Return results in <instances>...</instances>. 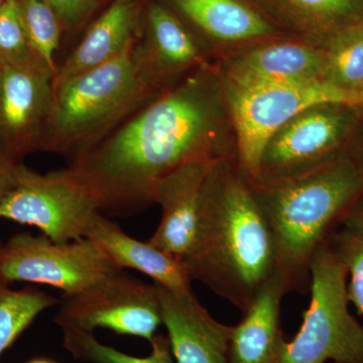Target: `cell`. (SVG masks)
Instances as JSON below:
<instances>
[{
	"mask_svg": "<svg viewBox=\"0 0 363 363\" xmlns=\"http://www.w3.org/2000/svg\"><path fill=\"white\" fill-rule=\"evenodd\" d=\"M220 85L206 67L162 91L70 168L104 215L131 216L152 204L157 182L196 161L225 157Z\"/></svg>",
	"mask_w": 363,
	"mask_h": 363,
	"instance_id": "6da1fadb",
	"label": "cell"
},
{
	"mask_svg": "<svg viewBox=\"0 0 363 363\" xmlns=\"http://www.w3.org/2000/svg\"><path fill=\"white\" fill-rule=\"evenodd\" d=\"M184 264L191 279L243 313L279 272L271 231L250 180L227 159L217 162L208 178L194 247Z\"/></svg>",
	"mask_w": 363,
	"mask_h": 363,
	"instance_id": "7a4b0ae2",
	"label": "cell"
},
{
	"mask_svg": "<svg viewBox=\"0 0 363 363\" xmlns=\"http://www.w3.org/2000/svg\"><path fill=\"white\" fill-rule=\"evenodd\" d=\"M271 231L288 292L310 279V262L336 218L363 192V171L339 157L286 175L248 179Z\"/></svg>",
	"mask_w": 363,
	"mask_h": 363,
	"instance_id": "3957f363",
	"label": "cell"
},
{
	"mask_svg": "<svg viewBox=\"0 0 363 363\" xmlns=\"http://www.w3.org/2000/svg\"><path fill=\"white\" fill-rule=\"evenodd\" d=\"M131 47L119 58L54 86L43 152L74 160L157 96L136 72Z\"/></svg>",
	"mask_w": 363,
	"mask_h": 363,
	"instance_id": "277c9868",
	"label": "cell"
},
{
	"mask_svg": "<svg viewBox=\"0 0 363 363\" xmlns=\"http://www.w3.org/2000/svg\"><path fill=\"white\" fill-rule=\"evenodd\" d=\"M348 269L335 247L322 243L310 262L311 301L291 342L284 341L286 363H363V326L348 309Z\"/></svg>",
	"mask_w": 363,
	"mask_h": 363,
	"instance_id": "5b68a950",
	"label": "cell"
},
{
	"mask_svg": "<svg viewBox=\"0 0 363 363\" xmlns=\"http://www.w3.org/2000/svg\"><path fill=\"white\" fill-rule=\"evenodd\" d=\"M227 91L238 140V166L248 179L257 175L272 136L301 112L320 105H363V90L344 89L324 79L227 86Z\"/></svg>",
	"mask_w": 363,
	"mask_h": 363,
	"instance_id": "8992f818",
	"label": "cell"
},
{
	"mask_svg": "<svg viewBox=\"0 0 363 363\" xmlns=\"http://www.w3.org/2000/svg\"><path fill=\"white\" fill-rule=\"evenodd\" d=\"M99 214L96 196L70 167L40 174L20 164L16 185L0 201V219L37 227L58 243L85 238Z\"/></svg>",
	"mask_w": 363,
	"mask_h": 363,
	"instance_id": "52a82bcc",
	"label": "cell"
},
{
	"mask_svg": "<svg viewBox=\"0 0 363 363\" xmlns=\"http://www.w3.org/2000/svg\"><path fill=\"white\" fill-rule=\"evenodd\" d=\"M121 272L90 238L58 243L21 233L0 247V277L9 284L28 281L74 295Z\"/></svg>",
	"mask_w": 363,
	"mask_h": 363,
	"instance_id": "ba28073f",
	"label": "cell"
},
{
	"mask_svg": "<svg viewBox=\"0 0 363 363\" xmlns=\"http://www.w3.org/2000/svg\"><path fill=\"white\" fill-rule=\"evenodd\" d=\"M54 320L62 330L106 328L150 342L162 324L157 286L118 272L83 292L62 296Z\"/></svg>",
	"mask_w": 363,
	"mask_h": 363,
	"instance_id": "9c48e42d",
	"label": "cell"
},
{
	"mask_svg": "<svg viewBox=\"0 0 363 363\" xmlns=\"http://www.w3.org/2000/svg\"><path fill=\"white\" fill-rule=\"evenodd\" d=\"M54 77L43 64H0V147L16 162L42 150Z\"/></svg>",
	"mask_w": 363,
	"mask_h": 363,
	"instance_id": "30bf717a",
	"label": "cell"
},
{
	"mask_svg": "<svg viewBox=\"0 0 363 363\" xmlns=\"http://www.w3.org/2000/svg\"><path fill=\"white\" fill-rule=\"evenodd\" d=\"M348 108L320 105L284 124L267 143L253 178L296 173L334 159L330 154L342 140L352 118Z\"/></svg>",
	"mask_w": 363,
	"mask_h": 363,
	"instance_id": "8fae6325",
	"label": "cell"
},
{
	"mask_svg": "<svg viewBox=\"0 0 363 363\" xmlns=\"http://www.w3.org/2000/svg\"><path fill=\"white\" fill-rule=\"evenodd\" d=\"M143 16L130 55L138 75L155 93L177 84L183 74L207 66L192 33L176 14L150 2Z\"/></svg>",
	"mask_w": 363,
	"mask_h": 363,
	"instance_id": "7c38bea8",
	"label": "cell"
},
{
	"mask_svg": "<svg viewBox=\"0 0 363 363\" xmlns=\"http://www.w3.org/2000/svg\"><path fill=\"white\" fill-rule=\"evenodd\" d=\"M220 160L188 162L157 182L152 201L161 206L162 217L149 240L152 245L183 262L187 259L197 236L205 186Z\"/></svg>",
	"mask_w": 363,
	"mask_h": 363,
	"instance_id": "4fadbf2b",
	"label": "cell"
},
{
	"mask_svg": "<svg viewBox=\"0 0 363 363\" xmlns=\"http://www.w3.org/2000/svg\"><path fill=\"white\" fill-rule=\"evenodd\" d=\"M156 286L162 324L177 363H228L233 326L216 321L192 290L174 292Z\"/></svg>",
	"mask_w": 363,
	"mask_h": 363,
	"instance_id": "5bb4252c",
	"label": "cell"
},
{
	"mask_svg": "<svg viewBox=\"0 0 363 363\" xmlns=\"http://www.w3.org/2000/svg\"><path fill=\"white\" fill-rule=\"evenodd\" d=\"M142 18V0H113L58 67L52 86L119 58L135 42Z\"/></svg>",
	"mask_w": 363,
	"mask_h": 363,
	"instance_id": "9a60e30c",
	"label": "cell"
},
{
	"mask_svg": "<svg viewBox=\"0 0 363 363\" xmlns=\"http://www.w3.org/2000/svg\"><path fill=\"white\" fill-rule=\"evenodd\" d=\"M85 238L96 242L121 271L135 269L152 279L156 285L174 292L192 290V279L183 260L162 252L150 241L130 238L104 214L98 215Z\"/></svg>",
	"mask_w": 363,
	"mask_h": 363,
	"instance_id": "2e32d148",
	"label": "cell"
},
{
	"mask_svg": "<svg viewBox=\"0 0 363 363\" xmlns=\"http://www.w3.org/2000/svg\"><path fill=\"white\" fill-rule=\"evenodd\" d=\"M324 52L309 45H269L233 59L227 65L226 85L247 87L324 79Z\"/></svg>",
	"mask_w": 363,
	"mask_h": 363,
	"instance_id": "e0dca14e",
	"label": "cell"
},
{
	"mask_svg": "<svg viewBox=\"0 0 363 363\" xmlns=\"http://www.w3.org/2000/svg\"><path fill=\"white\" fill-rule=\"evenodd\" d=\"M285 279L277 272L262 286L240 324L233 326L228 363H272L284 343L279 330V313Z\"/></svg>",
	"mask_w": 363,
	"mask_h": 363,
	"instance_id": "ac0fdd59",
	"label": "cell"
},
{
	"mask_svg": "<svg viewBox=\"0 0 363 363\" xmlns=\"http://www.w3.org/2000/svg\"><path fill=\"white\" fill-rule=\"evenodd\" d=\"M200 32L222 42L257 39L272 33L259 13L238 0H172Z\"/></svg>",
	"mask_w": 363,
	"mask_h": 363,
	"instance_id": "d6986e66",
	"label": "cell"
},
{
	"mask_svg": "<svg viewBox=\"0 0 363 363\" xmlns=\"http://www.w3.org/2000/svg\"><path fill=\"white\" fill-rule=\"evenodd\" d=\"M59 304L58 298L35 289L13 290L0 277V357L40 313Z\"/></svg>",
	"mask_w": 363,
	"mask_h": 363,
	"instance_id": "ffe728a7",
	"label": "cell"
},
{
	"mask_svg": "<svg viewBox=\"0 0 363 363\" xmlns=\"http://www.w3.org/2000/svg\"><path fill=\"white\" fill-rule=\"evenodd\" d=\"M21 23L38 59L56 75V54L64 30L48 0H18ZM55 78V77H54Z\"/></svg>",
	"mask_w": 363,
	"mask_h": 363,
	"instance_id": "44dd1931",
	"label": "cell"
},
{
	"mask_svg": "<svg viewBox=\"0 0 363 363\" xmlns=\"http://www.w3.org/2000/svg\"><path fill=\"white\" fill-rule=\"evenodd\" d=\"M152 353L147 357H135L100 343L93 332L63 330V346L71 357L88 363H175L169 339L156 334Z\"/></svg>",
	"mask_w": 363,
	"mask_h": 363,
	"instance_id": "7402d4cb",
	"label": "cell"
},
{
	"mask_svg": "<svg viewBox=\"0 0 363 363\" xmlns=\"http://www.w3.org/2000/svg\"><path fill=\"white\" fill-rule=\"evenodd\" d=\"M324 79L348 90H363V28L341 33L324 52Z\"/></svg>",
	"mask_w": 363,
	"mask_h": 363,
	"instance_id": "603a6c76",
	"label": "cell"
},
{
	"mask_svg": "<svg viewBox=\"0 0 363 363\" xmlns=\"http://www.w3.org/2000/svg\"><path fill=\"white\" fill-rule=\"evenodd\" d=\"M0 64H43L35 56L26 37L18 0H6L0 9Z\"/></svg>",
	"mask_w": 363,
	"mask_h": 363,
	"instance_id": "cb8c5ba5",
	"label": "cell"
},
{
	"mask_svg": "<svg viewBox=\"0 0 363 363\" xmlns=\"http://www.w3.org/2000/svg\"><path fill=\"white\" fill-rule=\"evenodd\" d=\"M335 247L350 274V283L347 286L350 302L363 315V238L345 230L335 238Z\"/></svg>",
	"mask_w": 363,
	"mask_h": 363,
	"instance_id": "d4e9b609",
	"label": "cell"
},
{
	"mask_svg": "<svg viewBox=\"0 0 363 363\" xmlns=\"http://www.w3.org/2000/svg\"><path fill=\"white\" fill-rule=\"evenodd\" d=\"M58 14L64 30H73L90 18L98 6V0H48Z\"/></svg>",
	"mask_w": 363,
	"mask_h": 363,
	"instance_id": "484cf974",
	"label": "cell"
},
{
	"mask_svg": "<svg viewBox=\"0 0 363 363\" xmlns=\"http://www.w3.org/2000/svg\"><path fill=\"white\" fill-rule=\"evenodd\" d=\"M298 11L318 16L334 18L346 16L354 11L357 0H286Z\"/></svg>",
	"mask_w": 363,
	"mask_h": 363,
	"instance_id": "4316f807",
	"label": "cell"
},
{
	"mask_svg": "<svg viewBox=\"0 0 363 363\" xmlns=\"http://www.w3.org/2000/svg\"><path fill=\"white\" fill-rule=\"evenodd\" d=\"M18 166L20 164L0 147V201L16 185Z\"/></svg>",
	"mask_w": 363,
	"mask_h": 363,
	"instance_id": "83f0119b",
	"label": "cell"
},
{
	"mask_svg": "<svg viewBox=\"0 0 363 363\" xmlns=\"http://www.w3.org/2000/svg\"><path fill=\"white\" fill-rule=\"evenodd\" d=\"M355 202L357 203L346 214L344 223H345L346 230L363 238V192Z\"/></svg>",
	"mask_w": 363,
	"mask_h": 363,
	"instance_id": "f1b7e54d",
	"label": "cell"
},
{
	"mask_svg": "<svg viewBox=\"0 0 363 363\" xmlns=\"http://www.w3.org/2000/svg\"><path fill=\"white\" fill-rule=\"evenodd\" d=\"M28 363H57L52 362L51 359H47V358H37V359L30 360V362Z\"/></svg>",
	"mask_w": 363,
	"mask_h": 363,
	"instance_id": "f546056e",
	"label": "cell"
},
{
	"mask_svg": "<svg viewBox=\"0 0 363 363\" xmlns=\"http://www.w3.org/2000/svg\"><path fill=\"white\" fill-rule=\"evenodd\" d=\"M272 363H286V362H284L283 358H281V352H279V354L278 355V357L274 358V362H272Z\"/></svg>",
	"mask_w": 363,
	"mask_h": 363,
	"instance_id": "4dcf8cb0",
	"label": "cell"
},
{
	"mask_svg": "<svg viewBox=\"0 0 363 363\" xmlns=\"http://www.w3.org/2000/svg\"><path fill=\"white\" fill-rule=\"evenodd\" d=\"M4 2H6V0H0V9L4 6Z\"/></svg>",
	"mask_w": 363,
	"mask_h": 363,
	"instance_id": "1f68e13d",
	"label": "cell"
},
{
	"mask_svg": "<svg viewBox=\"0 0 363 363\" xmlns=\"http://www.w3.org/2000/svg\"><path fill=\"white\" fill-rule=\"evenodd\" d=\"M2 245H4V242H1V240H0V247H2Z\"/></svg>",
	"mask_w": 363,
	"mask_h": 363,
	"instance_id": "d6a6232c",
	"label": "cell"
}]
</instances>
